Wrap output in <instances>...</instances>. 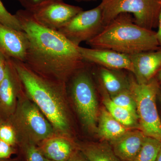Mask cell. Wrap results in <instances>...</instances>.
<instances>
[{"label": "cell", "mask_w": 161, "mask_h": 161, "mask_svg": "<svg viewBox=\"0 0 161 161\" xmlns=\"http://www.w3.org/2000/svg\"><path fill=\"white\" fill-rule=\"evenodd\" d=\"M15 15L29 39L25 63L31 69L44 78L65 83L85 66L78 46L59 31L40 25L26 9L18 10Z\"/></svg>", "instance_id": "6da1fadb"}, {"label": "cell", "mask_w": 161, "mask_h": 161, "mask_svg": "<svg viewBox=\"0 0 161 161\" xmlns=\"http://www.w3.org/2000/svg\"><path fill=\"white\" fill-rule=\"evenodd\" d=\"M23 89L29 98L58 132L66 134L69 121L64 103L65 83L44 78L22 61L11 58Z\"/></svg>", "instance_id": "7a4b0ae2"}, {"label": "cell", "mask_w": 161, "mask_h": 161, "mask_svg": "<svg viewBox=\"0 0 161 161\" xmlns=\"http://www.w3.org/2000/svg\"><path fill=\"white\" fill-rule=\"evenodd\" d=\"M87 43L92 48L112 50L128 55L161 47L156 32L138 26L128 13L118 15Z\"/></svg>", "instance_id": "3957f363"}, {"label": "cell", "mask_w": 161, "mask_h": 161, "mask_svg": "<svg viewBox=\"0 0 161 161\" xmlns=\"http://www.w3.org/2000/svg\"><path fill=\"white\" fill-rule=\"evenodd\" d=\"M129 88L135 99L140 130L147 136L161 141V120L156 106L159 84L156 79L140 83L130 78Z\"/></svg>", "instance_id": "277c9868"}, {"label": "cell", "mask_w": 161, "mask_h": 161, "mask_svg": "<svg viewBox=\"0 0 161 161\" xmlns=\"http://www.w3.org/2000/svg\"><path fill=\"white\" fill-rule=\"evenodd\" d=\"M104 26L122 13L133 15L138 26L153 30L158 28L161 12V0H102Z\"/></svg>", "instance_id": "5b68a950"}, {"label": "cell", "mask_w": 161, "mask_h": 161, "mask_svg": "<svg viewBox=\"0 0 161 161\" xmlns=\"http://www.w3.org/2000/svg\"><path fill=\"white\" fill-rule=\"evenodd\" d=\"M85 66L72 76L71 92L84 124L89 128H94L98 118V101L94 82L89 74L84 69Z\"/></svg>", "instance_id": "8992f818"}, {"label": "cell", "mask_w": 161, "mask_h": 161, "mask_svg": "<svg viewBox=\"0 0 161 161\" xmlns=\"http://www.w3.org/2000/svg\"><path fill=\"white\" fill-rule=\"evenodd\" d=\"M10 116L12 123L10 124L13 127H19L25 131L31 142H42L52 138L53 127L33 102L19 101Z\"/></svg>", "instance_id": "52a82bcc"}, {"label": "cell", "mask_w": 161, "mask_h": 161, "mask_svg": "<svg viewBox=\"0 0 161 161\" xmlns=\"http://www.w3.org/2000/svg\"><path fill=\"white\" fill-rule=\"evenodd\" d=\"M104 27L100 5L90 10L80 11L58 31L71 43L79 46L82 42L95 38Z\"/></svg>", "instance_id": "ba28073f"}, {"label": "cell", "mask_w": 161, "mask_h": 161, "mask_svg": "<svg viewBox=\"0 0 161 161\" xmlns=\"http://www.w3.org/2000/svg\"><path fill=\"white\" fill-rule=\"evenodd\" d=\"M82 10L79 6L67 4L63 0H50L31 12L40 25L58 31Z\"/></svg>", "instance_id": "9c48e42d"}, {"label": "cell", "mask_w": 161, "mask_h": 161, "mask_svg": "<svg viewBox=\"0 0 161 161\" xmlns=\"http://www.w3.org/2000/svg\"><path fill=\"white\" fill-rule=\"evenodd\" d=\"M78 49L86 62L108 69L127 70L134 74V67L129 55L112 50L86 48L80 46Z\"/></svg>", "instance_id": "30bf717a"}, {"label": "cell", "mask_w": 161, "mask_h": 161, "mask_svg": "<svg viewBox=\"0 0 161 161\" xmlns=\"http://www.w3.org/2000/svg\"><path fill=\"white\" fill-rule=\"evenodd\" d=\"M29 45L28 36L24 31L0 23V51L6 57L25 63Z\"/></svg>", "instance_id": "8fae6325"}, {"label": "cell", "mask_w": 161, "mask_h": 161, "mask_svg": "<svg viewBox=\"0 0 161 161\" xmlns=\"http://www.w3.org/2000/svg\"><path fill=\"white\" fill-rule=\"evenodd\" d=\"M23 85L11 58L6 64L4 78L0 83V112L11 116L16 106V98Z\"/></svg>", "instance_id": "7c38bea8"}, {"label": "cell", "mask_w": 161, "mask_h": 161, "mask_svg": "<svg viewBox=\"0 0 161 161\" xmlns=\"http://www.w3.org/2000/svg\"><path fill=\"white\" fill-rule=\"evenodd\" d=\"M129 56L134 67L136 80L139 83L149 82L161 70V47Z\"/></svg>", "instance_id": "4fadbf2b"}, {"label": "cell", "mask_w": 161, "mask_h": 161, "mask_svg": "<svg viewBox=\"0 0 161 161\" xmlns=\"http://www.w3.org/2000/svg\"><path fill=\"white\" fill-rule=\"evenodd\" d=\"M146 136L140 130H129L111 142V147L120 161H132L138 154Z\"/></svg>", "instance_id": "5bb4252c"}, {"label": "cell", "mask_w": 161, "mask_h": 161, "mask_svg": "<svg viewBox=\"0 0 161 161\" xmlns=\"http://www.w3.org/2000/svg\"><path fill=\"white\" fill-rule=\"evenodd\" d=\"M39 148L45 158L54 161H69L79 150L62 137L48 139L42 142Z\"/></svg>", "instance_id": "9a60e30c"}, {"label": "cell", "mask_w": 161, "mask_h": 161, "mask_svg": "<svg viewBox=\"0 0 161 161\" xmlns=\"http://www.w3.org/2000/svg\"><path fill=\"white\" fill-rule=\"evenodd\" d=\"M98 131L100 136L106 140L113 142L129 131L116 120L106 109L103 108L99 115Z\"/></svg>", "instance_id": "2e32d148"}, {"label": "cell", "mask_w": 161, "mask_h": 161, "mask_svg": "<svg viewBox=\"0 0 161 161\" xmlns=\"http://www.w3.org/2000/svg\"><path fill=\"white\" fill-rule=\"evenodd\" d=\"M79 149L89 161H120L106 142L84 144Z\"/></svg>", "instance_id": "e0dca14e"}, {"label": "cell", "mask_w": 161, "mask_h": 161, "mask_svg": "<svg viewBox=\"0 0 161 161\" xmlns=\"http://www.w3.org/2000/svg\"><path fill=\"white\" fill-rule=\"evenodd\" d=\"M116 69H111L102 67L99 70L101 83L110 96L128 89L130 86V80L126 79L115 72Z\"/></svg>", "instance_id": "ac0fdd59"}, {"label": "cell", "mask_w": 161, "mask_h": 161, "mask_svg": "<svg viewBox=\"0 0 161 161\" xmlns=\"http://www.w3.org/2000/svg\"><path fill=\"white\" fill-rule=\"evenodd\" d=\"M103 93V102L107 111L122 125L128 128L135 126L137 123L138 118L129 110L114 103L108 95L102 83Z\"/></svg>", "instance_id": "d6986e66"}, {"label": "cell", "mask_w": 161, "mask_h": 161, "mask_svg": "<svg viewBox=\"0 0 161 161\" xmlns=\"http://www.w3.org/2000/svg\"><path fill=\"white\" fill-rule=\"evenodd\" d=\"M161 147V140L147 136L138 154L132 161H155Z\"/></svg>", "instance_id": "ffe728a7"}, {"label": "cell", "mask_w": 161, "mask_h": 161, "mask_svg": "<svg viewBox=\"0 0 161 161\" xmlns=\"http://www.w3.org/2000/svg\"><path fill=\"white\" fill-rule=\"evenodd\" d=\"M110 98L115 104L129 110L138 118L135 99L129 88L110 96Z\"/></svg>", "instance_id": "44dd1931"}, {"label": "cell", "mask_w": 161, "mask_h": 161, "mask_svg": "<svg viewBox=\"0 0 161 161\" xmlns=\"http://www.w3.org/2000/svg\"><path fill=\"white\" fill-rule=\"evenodd\" d=\"M20 148L23 161H45V157L34 143H23Z\"/></svg>", "instance_id": "7402d4cb"}, {"label": "cell", "mask_w": 161, "mask_h": 161, "mask_svg": "<svg viewBox=\"0 0 161 161\" xmlns=\"http://www.w3.org/2000/svg\"><path fill=\"white\" fill-rule=\"evenodd\" d=\"M0 23L10 28L23 31L19 21L15 14H12L7 11L0 0Z\"/></svg>", "instance_id": "603a6c76"}, {"label": "cell", "mask_w": 161, "mask_h": 161, "mask_svg": "<svg viewBox=\"0 0 161 161\" xmlns=\"http://www.w3.org/2000/svg\"><path fill=\"white\" fill-rule=\"evenodd\" d=\"M0 122V140L15 147L18 143L16 133L10 123L1 121Z\"/></svg>", "instance_id": "cb8c5ba5"}, {"label": "cell", "mask_w": 161, "mask_h": 161, "mask_svg": "<svg viewBox=\"0 0 161 161\" xmlns=\"http://www.w3.org/2000/svg\"><path fill=\"white\" fill-rule=\"evenodd\" d=\"M15 147L0 140V160L8 159L16 153Z\"/></svg>", "instance_id": "d4e9b609"}, {"label": "cell", "mask_w": 161, "mask_h": 161, "mask_svg": "<svg viewBox=\"0 0 161 161\" xmlns=\"http://www.w3.org/2000/svg\"><path fill=\"white\" fill-rule=\"evenodd\" d=\"M24 8L30 12L33 11L41 5L50 0H17Z\"/></svg>", "instance_id": "484cf974"}, {"label": "cell", "mask_w": 161, "mask_h": 161, "mask_svg": "<svg viewBox=\"0 0 161 161\" xmlns=\"http://www.w3.org/2000/svg\"><path fill=\"white\" fill-rule=\"evenodd\" d=\"M9 58L0 51V83L5 76L6 64Z\"/></svg>", "instance_id": "4316f807"}, {"label": "cell", "mask_w": 161, "mask_h": 161, "mask_svg": "<svg viewBox=\"0 0 161 161\" xmlns=\"http://www.w3.org/2000/svg\"><path fill=\"white\" fill-rule=\"evenodd\" d=\"M69 161H89V160L79 149Z\"/></svg>", "instance_id": "83f0119b"}, {"label": "cell", "mask_w": 161, "mask_h": 161, "mask_svg": "<svg viewBox=\"0 0 161 161\" xmlns=\"http://www.w3.org/2000/svg\"><path fill=\"white\" fill-rule=\"evenodd\" d=\"M158 31L156 32L157 37L158 40L159 46L161 47V12L159 17Z\"/></svg>", "instance_id": "f1b7e54d"}, {"label": "cell", "mask_w": 161, "mask_h": 161, "mask_svg": "<svg viewBox=\"0 0 161 161\" xmlns=\"http://www.w3.org/2000/svg\"><path fill=\"white\" fill-rule=\"evenodd\" d=\"M155 161H161V147L159 151L157 157Z\"/></svg>", "instance_id": "f546056e"}, {"label": "cell", "mask_w": 161, "mask_h": 161, "mask_svg": "<svg viewBox=\"0 0 161 161\" xmlns=\"http://www.w3.org/2000/svg\"><path fill=\"white\" fill-rule=\"evenodd\" d=\"M0 161H22L20 159H8L0 160Z\"/></svg>", "instance_id": "4dcf8cb0"}, {"label": "cell", "mask_w": 161, "mask_h": 161, "mask_svg": "<svg viewBox=\"0 0 161 161\" xmlns=\"http://www.w3.org/2000/svg\"><path fill=\"white\" fill-rule=\"evenodd\" d=\"M75 1H77L78 2H91V1H94L95 0H75Z\"/></svg>", "instance_id": "1f68e13d"}, {"label": "cell", "mask_w": 161, "mask_h": 161, "mask_svg": "<svg viewBox=\"0 0 161 161\" xmlns=\"http://www.w3.org/2000/svg\"><path fill=\"white\" fill-rule=\"evenodd\" d=\"M158 78L159 80L161 82V70L158 72Z\"/></svg>", "instance_id": "d6a6232c"}, {"label": "cell", "mask_w": 161, "mask_h": 161, "mask_svg": "<svg viewBox=\"0 0 161 161\" xmlns=\"http://www.w3.org/2000/svg\"><path fill=\"white\" fill-rule=\"evenodd\" d=\"M45 161H54L45 158Z\"/></svg>", "instance_id": "836d02e7"}]
</instances>
